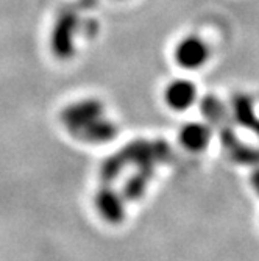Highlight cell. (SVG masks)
Listing matches in <instances>:
<instances>
[{
	"label": "cell",
	"mask_w": 259,
	"mask_h": 261,
	"mask_svg": "<svg viewBox=\"0 0 259 261\" xmlns=\"http://www.w3.org/2000/svg\"><path fill=\"white\" fill-rule=\"evenodd\" d=\"M102 114H103L102 103L99 100L88 99L66 107L61 113V122L70 133L75 135L92 121L102 117Z\"/></svg>",
	"instance_id": "obj_2"
},
{
	"label": "cell",
	"mask_w": 259,
	"mask_h": 261,
	"mask_svg": "<svg viewBox=\"0 0 259 261\" xmlns=\"http://www.w3.org/2000/svg\"><path fill=\"white\" fill-rule=\"evenodd\" d=\"M181 142L191 150H200L208 144L209 130L203 124H187L181 130Z\"/></svg>",
	"instance_id": "obj_5"
},
{
	"label": "cell",
	"mask_w": 259,
	"mask_h": 261,
	"mask_svg": "<svg viewBox=\"0 0 259 261\" xmlns=\"http://www.w3.org/2000/svg\"><path fill=\"white\" fill-rule=\"evenodd\" d=\"M197 97V89L189 80H175L166 89V102L174 110L189 108Z\"/></svg>",
	"instance_id": "obj_4"
},
{
	"label": "cell",
	"mask_w": 259,
	"mask_h": 261,
	"mask_svg": "<svg viewBox=\"0 0 259 261\" xmlns=\"http://www.w3.org/2000/svg\"><path fill=\"white\" fill-rule=\"evenodd\" d=\"M209 58V47L198 36H186L175 49V60L184 69H198Z\"/></svg>",
	"instance_id": "obj_3"
},
{
	"label": "cell",
	"mask_w": 259,
	"mask_h": 261,
	"mask_svg": "<svg viewBox=\"0 0 259 261\" xmlns=\"http://www.w3.org/2000/svg\"><path fill=\"white\" fill-rule=\"evenodd\" d=\"M78 29V17L74 11H63L52 30L50 49L60 60H69L75 50V33Z\"/></svg>",
	"instance_id": "obj_1"
}]
</instances>
